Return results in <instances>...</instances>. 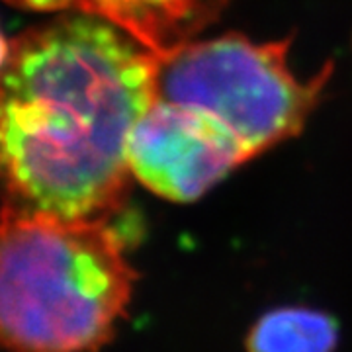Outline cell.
<instances>
[{
    "instance_id": "1",
    "label": "cell",
    "mask_w": 352,
    "mask_h": 352,
    "mask_svg": "<svg viewBox=\"0 0 352 352\" xmlns=\"http://www.w3.org/2000/svg\"><path fill=\"white\" fill-rule=\"evenodd\" d=\"M157 100V57L80 12L14 41L0 69V198L63 219H108L129 188L127 139Z\"/></svg>"
},
{
    "instance_id": "2",
    "label": "cell",
    "mask_w": 352,
    "mask_h": 352,
    "mask_svg": "<svg viewBox=\"0 0 352 352\" xmlns=\"http://www.w3.org/2000/svg\"><path fill=\"white\" fill-rule=\"evenodd\" d=\"M135 272L108 219L0 208V349L96 352L126 317Z\"/></svg>"
},
{
    "instance_id": "3",
    "label": "cell",
    "mask_w": 352,
    "mask_h": 352,
    "mask_svg": "<svg viewBox=\"0 0 352 352\" xmlns=\"http://www.w3.org/2000/svg\"><path fill=\"white\" fill-rule=\"evenodd\" d=\"M289 39L258 43L239 34L188 41L157 57V98L217 118L249 157L300 133L331 67L300 80L288 65Z\"/></svg>"
},
{
    "instance_id": "4",
    "label": "cell",
    "mask_w": 352,
    "mask_h": 352,
    "mask_svg": "<svg viewBox=\"0 0 352 352\" xmlns=\"http://www.w3.org/2000/svg\"><path fill=\"white\" fill-rule=\"evenodd\" d=\"M241 141L217 118L157 100L127 139L131 176L173 201H194L249 161Z\"/></svg>"
},
{
    "instance_id": "5",
    "label": "cell",
    "mask_w": 352,
    "mask_h": 352,
    "mask_svg": "<svg viewBox=\"0 0 352 352\" xmlns=\"http://www.w3.org/2000/svg\"><path fill=\"white\" fill-rule=\"evenodd\" d=\"M227 0H80V12L100 16L155 57L192 41Z\"/></svg>"
},
{
    "instance_id": "6",
    "label": "cell",
    "mask_w": 352,
    "mask_h": 352,
    "mask_svg": "<svg viewBox=\"0 0 352 352\" xmlns=\"http://www.w3.org/2000/svg\"><path fill=\"white\" fill-rule=\"evenodd\" d=\"M339 325L309 307H280L263 315L249 333V352H333Z\"/></svg>"
},
{
    "instance_id": "7",
    "label": "cell",
    "mask_w": 352,
    "mask_h": 352,
    "mask_svg": "<svg viewBox=\"0 0 352 352\" xmlns=\"http://www.w3.org/2000/svg\"><path fill=\"white\" fill-rule=\"evenodd\" d=\"M12 4L24 6V8H32V10H67V8H78L80 0H8Z\"/></svg>"
},
{
    "instance_id": "8",
    "label": "cell",
    "mask_w": 352,
    "mask_h": 352,
    "mask_svg": "<svg viewBox=\"0 0 352 352\" xmlns=\"http://www.w3.org/2000/svg\"><path fill=\"white\" fill-rule=\"evenodd\" d=\"M8 55H10V45H8V41H6V38H4L2 30H0V69L4 67L6 59H8Z\"/></svg>"
}]
</instances>
